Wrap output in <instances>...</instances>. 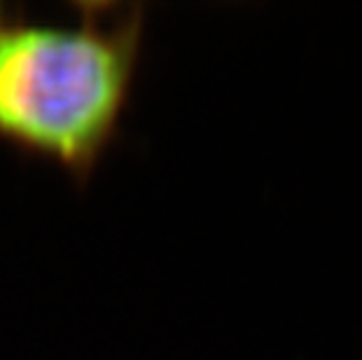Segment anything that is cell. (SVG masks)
I'll use <instances>...</instances> for the list:
<instances>
[{"label": "cell", "instance_id": "1", "mask_svg": "<svg viewBox=\"0 0 362 360\" xmlns=\"http://www.w3.org/2000/svg\"><path fill=\"white\" fill-rule=\"evenodd\" d=\"M64 21L0 28V141L84 185L119 134L145 40L143 5H78Z\"/></svg>", "mask_w": 362, "mask_h": 360}, {"label": "cell", "instance_id": "2", "mask_svg": "<svg viewBox=\"0 0 362 360\" xmlns=\"http://www.w3.org/2000/svg\"><path fill=\"white\" fill-rule=\"evenodd\" d=\"M7 21H10V14H7V7L0 3V28H3Z\"/></svg>", "mask_w": 362, "mask_h": 360}]
</instances>
